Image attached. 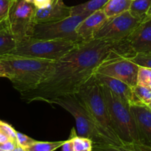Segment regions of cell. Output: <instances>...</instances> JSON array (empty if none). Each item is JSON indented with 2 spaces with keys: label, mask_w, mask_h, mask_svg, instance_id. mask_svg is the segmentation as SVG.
Wrapping results in <instances>:
<instances>
[{
  "label": "cell",
  "mask_w": 151,
  "mask_h": 151,
  "mask_svg": "<svg viewBox=\"0 0 151 151\" xmlns=\"http://www.w3.org/2000/svg\"><path fill=\"white\" fill-rule=\"evenodd\" d=\"M36 8L33 3L14 0L10 10L7 22L16 41L32 38L36 24Z\"/></svg>",
  "instance_id": "ba28073f"
},
{
  "label": "cell",
  "mask_w": 151,
  "mask_h": 151,
  "mask_svg": "<svg viewBox=\"0 0 151 151\" xmlns=\"http://www.w3.org/2000/svg\"><path fill=\"white\" fill-rule=\"evenodd\" d=\"M132 0H109L102 10L107 18L117 16L128 11Z\"/></svg>",
  "instance_id": "ac0fdd59"
},
{
  "label": "cell",
  "mask_w": 151,
  "mask_h": 151,
  "mask_svg": "<svg viewBox=\"0 0 151 151\" xmlns=\"http://www.w3.org/2000/svg\"><path fill=\"white\" fill-rule=\"evenodd\" d=\"M7 78L20 93L36 88L51 72L56 60L6 55L0 57Z\"/></svg>",
  "instance_id": "7a4b0ae2"
},
{
  "label": "cell",
  "mask_w": 151,
  "mask_h": 151,
  "mask_svg": "<svg viewBox=\"0 0 151 151\" xmlns=\"http://www.w3.org/2000/svg\"><path fill=\"white\" fill-rule=\"evenodd\" d=\"M62 151H74L73 150V139L70 137L66 140L65 144L62 146Z\"/></svg>",
  "instance_id": "4dcf8cb0"
},
{
  "label": "cell",
  "mask_w": 151,
  "mask_h": 151,
  "mask_svg": "<svg viewBox=\"0 0 151 151\" xmlns=\"http://www.w3.org/2000/svg\"><path fill=\"white\" fill-rule=\"evenodd\" d=\"M134 103L133 105H148L151 102V89L148 87L136 85L133 87Z\"/></svg>",
  "instance_id": "44dd1931"
},
{
  "label": "cell",
  "mask_w": 151,
  "mask_h": 151,
  "mask_svg": "<svg viewBox=\"0 0 151 151\" xmlns=\"http://www.w3.org/2000/svg\"><path fill=\"white\" fill-rule=\"evenodd\" d=\"M16 44L17 41L9 28L7 19L0 22V57L10 54Z\"/></svg>",
  "instance_id": "2e32d148"
},
{
  "label": "cell",
  "mask_w": 151,
  "mask_h": 151,
  "mask_svg": "<svg viewBox=\"0 0 151 151\" xmlns=\"http://www.w3.org/2000/svg\"><path fill=\"white\" fill-rule=\"evenodd\" d=\"M139 130L141 143L151 145V109L146 105H130Z\"/></svg>",
  "instance_id": "5bb4252c"
},
{
  "label": "cell",
  "mask_w": 151,
  "mask_h": 151,
  "mask_svg": "<svg viewBox=\"0 0 151 151\" xmlns=\"http://www.w3.org/2000/svg\"><path fill=\"white\" fill-rule=\"evenodd\" d=\"M24 1H27V2H30V3H33V0H24Z\"/></svg>",
  "instance_id": "d590c367"
},
{
  "label": "cell",
  "mask_w": 151,
  "mask_h": 151,
  "mask_svg": "<svg viewBox=\"0 0 151 151\" xmlns=\"http://www.w3.org/2000/svg\"><path fill=\"white\" fill-rule=\"evenodd\" d=\"M51 2V0H33V4L36 9H43L49 5Z\"/></svg>",
  "instance_id": "f546056e"
},
{
  "label": "cell",
  "mask_w": 151,
  "mask_h": 151,
  "mask_svg": "<svg viewBox=\"0 0 151 151\" xmlns=\"http://www.w3.org/2000/svg\"><path fill=\"white\" fill-rule=\"evenodd\" d=\"M130 59L139 66L151 69V52L147 53H138Z\"/></svg>",
  "instance_id": "d4e9b609"
},
{
  "label": "cell",
  "mask_w": 151,
  "mask_h": 151,
  "mask_svg": "<svg viewBox=\"0 0 151 151\" xmlns=\"http://www.w3.org/2000/svg\"><path fill=\"white\" fill-rule=\"evenodd\" d=\"M0 78H7V73H6L5 69H4V66L2 63L0 61Z\"/></svg>",
  "instance_id": "1f68e13d"
},
{
  "label": "cell",
  "mask_w": 151,
  "mask_h": 151,
  "mask_svg": "<svg viewBox=\"0 0 151 151\" xmlns=\"http://www.w3.org/2000/svg\"><path fill=\"white\" fill-rule=\"evenodd\" d=\"M135 55L127 39L118 42L102 39L79 42L55 61L51 72L36 88L20 93L21 98L26 103H50L62 96L74 94L101 65L118 58H131Z\"/></svg>",
  "instance_id": "6da1fadb"
},
{
  "label": "cell",
  "mask_w": 151,
  "mask_h": 151,
  "mask_svg": "<svg viewBox=\"0 0 151 151\" xmlns=\"http://www.w3.org/2000/svg\"><path fill=\"white\" fill-rule=\"evenodd\" d=\"M145 19H151V5H150V7L149 10H148L147 13L146 18H145Z\"/></svg>",
  "instance_id": "e575fe53"
},
{
  "label": "cell",
  "mask_w": 151,
  "mask_h": 151,
  "mask_svg": "<svg viewBox=\"0 0 151 151\" xmlns=\"http://www.w3.org/2000/svg\"><path fill=\"white\" fill-rule=\"evenodd\" d=\"M0 151H4V150H3L2 149H1V148H0Z\"/></svg>",
  "instance_id": "74e56055"
},
{
  "label": "cell",
  "mask_w": 151,
  "mask_h": 151,
  "mask_svg": "<svg viewBox=\"0 0 151 151\" xmlns=\"http://www.w3.org/2000/svg\"><path fill=\"white\" fill-rule=\"evenodd\" d=\"M137 84L148 87L151 89V69L139 66L137 76Z\"/></svg>",
  "instance_id": "cb8c5ba5"
},
{
  "label": "cell",
  "mask_w": 151,
  "mask_h": 151,
  "mask_svg": "<svg viewBox=\"0 0 151 151\" xmlns=\"http://www.w3.org/2000/svg\"><path fill=\"white\" fill-rule=\"evenodd\" d=\"M91 13H84L72 15L56 22L36 23L34 27L33 38L48 40H69L78 42L77 27Z\"/></svg>",
  "instance_id": "52a82bcc"
},
{
  "label": "cell",
  "mask_w": 151,
  "mask_h": 151,
  "mask_svg": "<svg viewBox=\"0 0 151 151\" xmlns=\"http://www.w3.org/2000/svg\"><path fill=\"white\" fill-rule=\"evenodd\" d=\"M148 107H149L150 108V109H151V102H150V104L149 105H148Z\"/></svg>",
  "instance_id": "8d00e7d4"
},
{
  "label": "cell",
  "mask_w": 151,
  "mask_h": 151,
  "mask_svg": "<svg viewBox=\"0 0 151 151\" xmlns=\"http://www.w3.org/2000/svg\"><path fill=\"white\" fill-rule=\"evenodd\" d=\"M79 42L69 40H48L29 38L17 42L9 55L57 60L69 52Z\"/></svg>",
  "instance_id": "8992f818"
},
{
  "label": "cell",
  "mask_w": 151,
  "mask_h": 151,
  "mask_svg": "<svg viewBox=\"0 0 151 151\" xmlns=\"http://www.w3.org/2000/svg\"><path fill=\"white\" fill-rule=\"evenodd\" d=\"M16 141H17V144L19 145L26 148V147L31 145L33 143L35 142L36 140L33 139L31 137H28V136L25 135L24 134H22L19 131H16Z\"/></svg>",
  "instance_id": "83f0119b"
},
{
  "label": "cell",
  "mask_w": 151,
  "mask_h": 151,
  "mask_svg": "<svg viewBox=\"0 0 151 151\" xmlns=\"http://www.w3.org/2000/svg\"><path fill=\"white\" fill-rule=\"evenodd\" d=\"M75 94L104 134L115 145L123 144L111 121L102 85L93 75Z\"/></svg>",
  "instance_id": "3957f363"
},
{
  "label": "cell",
  "mask_w": 151,
  "mask_h": 151,
  "mask_svg": "<svg viewBox=\"0 0 151 151\" xmlns=\"http://www.w3.org/2000/svg\"><path fill=\"white\" fill-rule=\"evenodd\" d=\"M98 81L103 86L109 88L113 93L127 102L129 104L133 105L134 103V94H133V87L126 83L102 74H94Z\"/></svg>",
  "instance_id": "9a60e30c"
},
{
  "label": "cell",
  "mask_w": 151,
  "mask_h": 151,
  "mask_svg": "<svg viewBox=\"0 0 151 151\" xmlns=\"http://www.w3.org/2000/svg\"><path fill=\"white\" fill-rule=\"evenodd\" d=\"M70 137L73 139L74 151H93V142L89 139L76 134L74 129H72Z\"/></svg>",
  "instance_id": "603a6c76"
},
{
  "label": "cell",
  "mask_w": 151,
  "mask_h": 151,
  "mask_svg": "<svg viewBox=\"0 0 151 151\" xmlns=\"http://www.w3.org/2000/svg\"><path fill=\"white\" fill-rule=\"evenodd\" d=\"M151 5V0H132L129 12L141 22L146 18L147 13Z\"/></svg>",
  "instance_id": "ffe728a7"
},
{
  "label": "cell",
  "mask_w": 151,
  "mask_h": 151,
  "mask_svg": "<svg viewBox=\"0 0 151 151\" xmlns=\"http://www.w3.org/2000/svg\"><path fill=\"white\" fill-rule=\"evenodd\" d=\"M71 16V7L67 6L63 0H51L47 7L36 9V22L50 23L63 20Z\"/></svg>",
  "instance_id": "4fadbf2b"
},
{
  "label": "cell",
  "mask_w": 151,
  "mask_h": 151,
  "mask_svg": "<svg viewBox=\"0 0 151 151\" xmlns=\"http://www.w3.org/2000/svg\"><path fill=\"white\" fill-rule=\"evenodd\" d=\"M108 1L109 0H90L87 2L73 6L71 7V16L84 13H92L103 8Z\"/></svg>",
  "instance_id": "d6986e66"
},
{
  "label": "cell",
  "mask_w": 151,
  "mask_h": 151,
  "mask_svg": "<svg viewBox=\"0 0 151 151\" xmlns=\"http://www.w3.org/2000/svg\"><path fill=\"white\" fill-rule=\"evenodd\" d=\"M50 104H56L68 111L75 119L77 135L85 137L93 144L113 145L96 124L90 114L75 94H68L55 99Z\"/></svg>",
  "instance_id": "5b68a950"
},
{
  "label": "cell",
  "mask_w": 151,
  "mask_h": 151,
  "mask_svg": "<svg viewBox=\"0 0 151 151\" xmlns=\"http://www.w3.org/2000/svg\"><path fill=\"white\" fill-rule=\"evenodd\" d=\"M141 21L136 19L128 11L117 16L107 18L103 26L94 37V39L106 40L110 41H121L134 31Z\"/></svg>",
  "instance_id": "9c48e42d"
},
{
  "label": "cell",
  "mask_w": 151,
  "mask_h": 151,
  "mask_svg": "<svg viewBox=\"0 0 151 151\" xmlns=\"http://www.w3.org/2000/svg\"><path fill=\"white\" fill-rule=\"evenodd\" d=\"M7 140H10V139H9L8 137L3 134V132L1 131V128H0V143L4 142L7 141Z\"/></svg>",
  "instance_id": "d6a6232c"
},
{
  "label": "cell",
  "mask_w": 151,
  "mask_h": 151,
  "mask_svg": "<svg viewBox=\"0 0 151 151\" xmlns=\"http://www.w3.org/2000/svg\"><path fill=\"white\" fill-rule=\"evenodd\" d=\"M93 151H151V145L141 142L123 143L121 145L93 144Z\"/></svg>",
  "instance_id": "e0dca14e"
},
{
  "label": "cell",
  "mask_w": 151,
  "mask_h": 151,
  "mask_svg": "<svg viewBox=\"0 0 151 151\" xmlns=\"http://www.w3.org/2000/svg\"><path fill=\"white\" fill-rule=\"evenodd\" d=\"M0 128L5 136L8 137L9 139L16 141V131L8 123L0 120Z\"/></svg>",
  "instance_id": "4316f807"
},
{
  "label": "cell",
  "mask_w": 151,
  "mask_h": 151,
  "mask_svg": "<svg viewBox=\"0 0 151 151\" xmlns=\"http://www.w3.org/2000/svg\"><path fill=\"white\" fill-rule=\"evenodd\" d=\"M127 41L135 54L151 52V19H144Z\"/></svg>",
  "instance_id": "8fae6325"
},
{
  "label": "cell",
  "mask_w": 151,
  "mask_h": 151,
  "mask_svg": "<svg viewBox=\"0 0 151 151\" xmlns=\"http://www.w3.org/2000/svg\"><path fill=\"white\" fill-rule=\"evenodd\" d=\"M17 145V142L13 140H7L4 142L0 143V148L4 151H12Z\"/></svg>",
  "instance_id": "f1b7e54d"
},
{
  "label": "cell",
  "mask_w": 151,
  "mask_h": 151,
  "mask_svg": "<svg viewBox=\"0 0 151 151\" xmlns=\"http://www.w3.org/2000/svg\"><path fill=\"white\" fill-rule=\"evenodd\" d=\"M107 17L102 9L93 12L86 17L77 27L78 42H87L94 39L100 28L103 26Z\"/></svg>",
  "instance_id": "7c38bea8"
},
{
  "label": "cell",
  "mask_w": 151,
  "mask_h": 151,
  "mask_svg": "<svg viewBox=\"0 0 151 151\" xmlns=\"http://www.w3.org/2000/svg\"><path fill=\"white\" fill-rule=\"evenodd\" d=\"M13 1L14 0H0V22L7 19Z\"/></svg>",
  "instance_id": "484cf974"
},
{
  "label": "cell",
  "mask_w": 151,
  "mask_h": 151,
  "mask_svg": "<svg viewBox=\"0 0 151 151\" xmlns=\"http://www.w3.org/2000/svg\"><path fill=\"white\" fill-rule=\"evenodd\" d=\"M65 141L57 142H38L36 141L29 147H26V151H55L65 144Z\"/></svg>",
  "instance_id": "7402d4cb"
},
{
  "label": "cell",
  "mask_w": 151,
  "mask_h": 151,
  "mask_svg": "<svg viewBox=\"0 0 151 151\" xmlns=\"http://www.w3.org/2000/svg\"><path fill=\"white\" fill-rule=\"evenodd\" d=\"M110 116L115 132L123 143L141 142L131 106L102 85Z\"/></svg>",
  "instance_id": "277c9868"
},
{
  "label": "cell",
  "mask_w": 151,
  "mask_h": 151,
  "mask_svg": "<svg viewBox=\"0 0 151 151\" xmlns=\"http://www.w3.org/2000/svg\"><path fill=\"white\" fill-rule=\"evenodd\" d=\"M139 66L129 58L113 59L101 65L95 73L112 77L126 83L131 87L137 85Z\"/></svg>",
  "instance_id": "30bf717a"
},
{
  "label": "cell",
  "mask_w": 151,
  "mask_h": 151,
  "mask_svg": "<svg viewBox=\"0 0 151 151\" xmlns=\"http://www.w3.org/2000/svg\"><path fill=\"white\" fill-rule=\"evenodd\" d=\"M12 151H26V149H25V147H22V146L17 145H16V147H15V148L13 149Z\"/></svg>",
  "instance_id": "836d02e7"
}]
</instances>
